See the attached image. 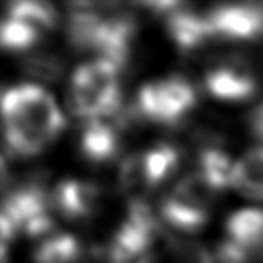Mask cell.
I'll use <instances>...</instances> for the list:
<instances>
[{"label":"cell","instance_id":"cell-20","mask_svg":"<svg viewBox=\"0 0 263 263\" xmlns=\"http://www.w3.org/2000/svg\"><path fill=\"white\" fill-rule=\"evenodd\" d=\"M260 9H261V13H263V5H261V7H260Z\"/></svg>","mask_w":263,"mask_h":263},{"label":"cell","instance_id":"cell-7","mask_svg":"<svg viewBox=\"0 0 263 263\" xmlns=\"http://www.w3.org/2000/svg\"><path fill=\"white\" fill-rule=\"evenodd\" d=\"M213 39L257 40L263 37V13L260 5H220L206 12Z\"/></svg>","mask_w":263,"mask_h":263},{"label":"cell","instance_id":"cell-11","mask_svg":"<svg viewBox=\"0 0 263 263\" xmlns=\"http://www.w3.org/2000/svg\"><path fill=\"white\" fill-rule=\"evenodd\" d=\"M80 150L88 162L105 163L119 154L120 134L108 119L90 120L82 132Z\"/></svg>","mask_w":263,"mask_h":263},{"label":"cell","instance_id":"cell-12","mask_svg":"<svg viewBox=\"0 0 263 263\" xmlns=\"http://www.w3.org/2000/svg\"><path fill=\"white\" fill-rule=\"evenodd\" d=\"M230 186L248 198L263 200V145L250 148L233 162Z\"/></svg>","mask_w":263,"mask_h":263},{"label":"cell","instance_id":"cell-18","mask_svg":"<svg viewBox=\"0 0 263 263\" xmlns=\"http://www.w3.org/2000/svg\"><path fill=\"white\" fill-rule=\"evenodd\" d=\"M9 258V241L0 238V263H7Z\"/></svg>","mask_w":263,"mask_h":263},{"label":"cell","instance_id":"cell-9","mask_svg":"<svg viewBox=\"0 0 263 263\" xmlns=\"http://www.w3.org/2000/svg\"><path fill=\"white\" fill-rule=\"evenodd\" d=\"M167 30L172 40L183 52L197 50L209 40H213L206 13L183 10L180 5L167 13Z\"/></svg>","mask_w":263,"mask_h":263},{"label":"cell","instance_id":"cell-4","mask_svg":"<svg viewBox=\"0 0 263 263\" xmlns=\"http://www.w3.org/2000/svg\"><path fill=\"white\" fill-rule=\"evenodd\" d=\"M197 105V93L189 80L167 77L145 84L138 92L140 115L162 125L182 122Z\"/></svg>","mask_w":263,"mask_h":263},{"label":"cell","instance_id":"cell-3","mask_svg":"<svg viewBox=\"0 0 263 263\" xmlns=\"http://www.w3.org/2000/svg\"><path fill=\"white\" fill-rule=\"evenodd\" d=\"M218 190L198 172L183 177L170 190L162 203V217L178 230L193 232L202 228L210 217L212 203Z\"/></svg>","mask_w":263,"mask_h":263},{"label":"cell","instance_id":"cell-5","mask_svg":"<svg viewBox=\"0 0 263 263\" xmlns=\"http://www.w3.org/2000/svg\"><path fill=\"white\" fill-rule=\"evenodd\" d=\"M180 152L174 145H157L127 158L120 170V183L128 193L148 192L175 174Z\"/></svg>","mask_w":263,"mask_h":263},{"label":"cell","instance_id":"cell-14","mask_svg":"<svg viewBox=\"0 0 263 263\" xmlns=\"http://www.w3.org/2000/svg\"><path fill=\"white\" fill-rule=\"evenodd\" d=\"M40 37L42 35L37 30L9 13L0 20V48L5 52H27L39 42Z\"/></svg>","mask_w":263,"mask_h":263},{"label":"cell","instance_id":"cell-15","mask_svg":"<svg viewBox=\"0 0 263 263\" xmlns=\"http://www.w3.org/2000/svg\"><path fill=\"white\" fill-rule=\"evenodd\" d=\"M79 257V240L67 233L50 235L35 250V263H73Z\"/></svg>","mask_w":263,"mask_h":263},{"label":"cell","instance_id":"cell-1","mask_svg":"<svg viewBox=\"0 0 263 263\" xmlns=\"http://www.w3.org/2000/svg\"><path fill=\"white\" fill-rule=\"evenodd\" d=\"M0 122L9 148L22 157L40 154L65 127L55 99L35 84L12 85L0 92Z\"/></svg>","mask_w":263,"mask_h":263},{"label":"cell","instance_id":"cell-8","mask_svg":"<svg viewBox=\"0 0 263 263\" xmlns=\"http://www.w3.org/2000/svg\"><path fill=\"white\" fill-rule=\"evenodd\" d=\"M205 87L218 100L243 102L257 93L258 82L247 64L232 60L212 67L205 73Z\"/></svg>","mask_w":263,"mask_h":263},{"label":"cell","instance_id":"cell-13","mask_svg":"<svg viewBox=\"0 0 263 263\" xmlns=\"http://www.w3.org/2000/svg\"><path fill=\"white\" fill-rule=\"evenodd\" d=\"M228 240L245 248L247 252H258L263 248V210L241 209L227 220Z\"/></svg>","mask_w":263,"mask_h":263},{"label":"cell","instance_id":"cell-17","mask_svg":"<svg viewBox=\"0 0 263 263\" xmlns=\"http://www.w3.org/2000/svg\"><path fill=\"white\" fill-rule=\"evenodd\" d=\"M250 128L260 140H263V103L257 107L250 115Z\"/></svg>","mask_w":263,"mask_h":263},{"label":"cell","instance_id":"cell-10","mask_svg":"<svg viewBox=\"0 0 263 263\" xmlns=\"http://www.w3.org/2000/svg\"><path fill=\"white\" fill-rule=\"evenodd\" d=\"M100 193L93 185L68 178L60 182L53 192V205L67 218H87L99 205Z\"/></svg>","mask_w":263,"mask_h":263},{"label":"cell","instance_id":"cell-6","mask_svg":"<svg viewBox=\"0 0 263 263\" xmlns=\"http://www.w3.org/2000/svg\"><path fill=\"white\" fill-rule=\"evenodd\" d=\"M0 212L15 230H22L30 237L45 235L53 227L48 198L37 185L15 186L7 192Z\"/></svg>","mask_w":263,"mask_h":263},{"label":"cell","instance_id":"cell-2","mask_svg":"<svg viewBox=\"0 0 263 263\" xmlns=\"http://www.w3.org/2000/svg\"><path fill=\"white\" fill-rule=\"evenodd\" d=\"M120 65L99 59L82 64L72 75V107L85 122L110 119L120 107Z\"/></svg>","mask_w":263,"mask_h":263},{"label":"cell","instance_id":"cell-19","mask_svg":"<svg viewBox=\"0 0 263 263\" xmlns=\"http://www.w3.org/2000/svg\"><path fill=\"white\" fill-rule=\"evenodd\" d=\"M5 183H7V165L2 155H0V190L4 189Z\"/></svg>","mask_w":263,"mask_h":263},{"label":"cell","instance_id":"cell-16","mask_svg":"<svg viewBox=\"0 0 263 263\" xmlns=\"http://www.w3.org/2000/svg\"><path fill=\"white\" fill-rule=\"evenodd\" d=\"M7 13L32 27L40 35L50 32L57 25V12L45 2H15L9 7Z\"/></svg>","mask_w":263,"mask_h":263}]
</instances>
